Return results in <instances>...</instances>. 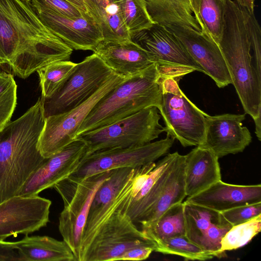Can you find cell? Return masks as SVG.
<instances>
[{
    "instance_id": "1",
    "label": "cell",
    "mask_w": 261,
    "mask_h": 261,
    "mask_svg": "<svg viewBox=\"0 0 261 261\" xmlns=\"http://www.w3.org/2000/svg\"><path fill=\"white\" fill-rule=\"evenodd\" d=\"M45 119L43 101L39 98L0 130V203L16 196L45 160L38 148Z\"/></svg>"
},
{
    "instance_id": "2",
    "label": "cell",
    "mask_w": 261,
    "mask_h": 261,
    "mask_svg": "<svg viewBox=\"0 0 261 261\" xmlns=\"http://www.w3.org/2000/svg\"><path fill=\"white\" fill-rule=\"evenodd\" d=\"M219 46L245 114L254 119L261 113V76L253 62L247 10L235 1L227 0Z\"/></svg>"
},
{
    "instance_id": "3",
    "label": "cell",
    "mask_w": 261,
    "mask_h": 261,
    "mask_svg": "<svg viewBox=\"0 0 261 261\" xmlns=\"http://www.w3.org/2000/svg\"><path fill=\"white\" fill-rule=\"evenodd\" d=\"M135 175L96 219L81 248L79 261L120 260L126 251L141 246L153 247L155 250L154 241L137 227L125 211Z\"/></svg>"
},
{
    "instance_id": "4",
    "label": "cell",
    "mask_w": 261,
    "mask_h": 261,
    "mask_svg": "<svg viewBox=\"0 0 261 261\" xmlns=\"http://www.w3.org/2000/svg\"><path fill=\"white\" fill-rule=\"evenodd\" d=\"M162 96L160 74L151 64L126 77L93 108L79 127L76 137L111 124L151 106L160 108Z\"/></svg>"
},
{
    "instance_id": "5",
    "label": "cell",
    "mask_w": 261,
    "mask_h": 261,
    "mask_svg": "<svg viewBox=\"0 0 261 261\" xmlns=\"http://www.w3.org/2000/svg\"><path fill=\"white\" fill-rule=\"evenodd\" d=\"M112 170L84 178L71 176L54 187L61 196L64 207L59 218V230L79 261L83 232L94 195Z\"/></svg>"
},
{
    "instance_id": "6",
    "label": "cell",
    "mask_w": 261,
    "mask_h": 261,
    "mask_svg": "<svg viewBox=\"0 0 261 261\" xmlns=\"http://www.w3.org/2000/svg\"><path fill=\"white\" fill-rule=\"evenodd\" d=\"M160 119L158 108L151 106L79 137L87 144L86 155L103 149L142 146L165 132V127L159 123Z\"/></svg>"
},
{
    "instance_id": "7",
    "label": "cell",
    "mask_w": 261,
    "mask_h": 261,
    "mask_svg": "<svg viewBox=\"0 0 261 261\" xmlns=\"http://www.w3.org/2000/svg\"><path fill=\"white\" fill-rule=\"evenodd\" d=\"M160 80L162 96L158 110L165 122V132L184 147L202 145L207 114L181 90L179 79L160 76Z\"/></svg>"
},
{
    "instance_id": "8",
    "label": "cell",
    "mask_w": 261,
    "mask_h": 261,
    "mask_svg": "<svg viewBox=\"0 0 261 261\" xmlns=\"http://www.w3.org/2000/svg\"><path fill=\"white\" fill-rule=\"evenodd\" d=\"M53 34L41 22L30 2L0 0V66Z\"/></svg>"
},
{
    "instance_id": "9",
    "label": "cell",
    "mask_w": 261,
    "mask_h": 261,
    "mask_svg": "<svg viewBox=\"0 0 261 261\" xmlns=\"http://www.w3.org/2000/svg\"><path fill=\"white\" fill-rule=\"evenodd\" d=\"M185 156L175 155L147 193L132 202L128 196L125 205L127 214L140 229L153 224L169 207L182 202L185 189Z\"/></svg>"
},
{
    "instance_id": "10",
    "label": "cell",
    "mask_w": 261,
    "mask_h": 261,
    "mask_svg": "<svg viewBox=\"0 0 261 261\" xmlns=\"http://www.w3.org/2000/svg\"><path fill=\"white\" fill-rule=\"evenodd\" d=\"M131 40L148 53L162 77L180 80L194 71L204 73L178 38L163 25L155 23L132 35Z\"/></svg>"
},
{
    "instance_id": "11",
    "label": "cell",
    "mask_w": 261,
    "mask_h": 261,
    "mask_svg": "<svg viewBox=\"0 0 261 261\" xmlns=\"http://www.w3.org/2000/svg\"><path fill=\"white\" fill-rule=\"evenodd\" d=\"M126 77L113 73L89 98L65 113L45 117L38 148L44 158L59 152L76 139L77 130L94 106Z\"/></svg>"
},
{
    "instance_id": "12",
    "label": "cell",
    "mask_w": 261,
    "mask_h": 261,
    "mask_svg": "<svg viewBox=\"0 0 261 261\" xmlns=\"http://www.w3.org/2000/svg\"><path fill=\"white\" fill-rule=\"evenodd\" d=\"M114 72L96 54L77 64L71 76L51 98L43 100L44 115L66 112L92 95Z\"/></svg>"
},
{
    "instance_id": "13",
    "label": "cell",
    "mask_w": 261,
    "mask_h": 261,
    "mask_svg": "<svg viewBox=\"0 0 261 261\" xmlns=\"http://www.w3.org/2000/svg\"><path fill=\"white\" fill-rule=\"evenodd\" d=\"M175 139L167 135L163 139L127 148L100 150L85 155L70 176L84 178L119 168H137L155 162L167 153Z\"/></svg>"
},
{
    "instance_id": "14",
    "label": "cell",
    "mask_w": 261,
    "mask_h": 261,
    "mask_svg": "<svg viewBox=\"0 0 261 261\" xmlns=\"http://www.w3.org/2000/svg\"><path fill=\"white\" fill-rule=\"evenodd\" d=\"M51 201L38 195L15 196L0 203V240L29 234L49 222Z\"/></svg>"
},
{
    "instance_id": "15",
    "label": "cell",
    "mask_w": 261,
    "mask_h": 261,
    "mask_svg": "<svg viewBox=\"0 0 261 261\" xmlns=\"http://www.w3.org/2000/svg\"><path fill=\"white\" fill-rule=\"evenodd\" d=\"M87 146L81 137L59 152L45 158L29 177L16 196H34L69 177L77 168L86 154Z\"/></svg>"
},
{
    "instance_id": "16",
    "label": "cell",
    "mask_w": 261,
    "mask_h": 261,
    "mask_svg": "<svg viewBox=\"0 0 261 261\" xmlns=\"http://www.w3.org/2000/svg\"><path fill=\"white\" fill-rule=\"evenodd\" d=\"M183 203L187 238L214 257H224L221 241L232 226L220 212L187 201Z\"/></svg>"
},
{
    "instance_id": "17",
    "label": "cell",
    "mask_w": 261,
    "mask_h": 261,
    "mask_svg": "<svg viewBox=\"0 0 261 261\" xmlns=\"http://www.w3.org/2000/svg\"><path fill=\"white\" fill-rule=\"evenodd\" d=\"M245 114H207L204 140L200 146L208 148L218 158L242 152L252 140L249 129L242 126Z\"/></svg>"
},
{
    "instance_id": "18",
    "label": "cell",
    "mask_w": 261,
    "mask_h": 261,
    "mask_svg": "<svg viewBox=\"0 0 261 261\" xmlns=\"http://www.w3.org/2000/svg\"><path fill=\"white\" fill-rule=\"evenodd\" d=\"M180 41L204 73L214 81L219 88L231 84V79L218 44L210 37L186 28L165 26Z\"/></svg>"
},
{
    "instance_id": "19",
    "label": "cell",
    "mask_w": 261,
    "mask_h": 261,
    "mask_svg": "<svg viewBox=\"0 0 261 261\" xmlns=\"http://www.w3.org/2000/svg\"><path fill=\"white\" fill-rule=\"evenodd\" d=\"M35 11L41 22L73 49L93 51L103 40L100 30L88 12L69 17Z\"/></svg>"
},
{
    "instance_id": "20",
    "label": "cell",
    "mask_w": 261,
    "mask_h": 261,
    "mask_svg": "<svg viewBox=\"0 0 261 261\" xmlns=\"http://www.w3.org/2000/svg\"><path fill=\"white\" fill-rule=\"evenodd\" d=\"M219 212L261 202V185H237L220 180L185 201Z\"/></svg>"
},
{
    "instance_id": "21",
    "label": "cell",
    "mask_w": 261,
    "mask_h": 261,
    "mask_svg": "<svg viewBox=\"0 0 261 261\" xmlns=\"http://www.w3.org/2000/svg\"><path fill=\"white\" fill-rule=\"evenodd\" d=\"M93 51L114 72L125 77L153 63L148 53L132 40L101 41Z\"/></svg>"
},
{
    "instance_id": "22",
    "label": "cell",
    "mask_w": 261,
    "mask_h": 261,
    "mask_svg": "<svg viewBox=\"0 0 261 261\" xmlns=\"http://www.w3.org/2000/svg\"><path fill=\"white\" fill-rule=\"evenodd\" d=\"M73 49L54 35L15 56L8 64L15 75L26 79L38 69L54 62L69 61Z\"/></svg>"
},
{
    "instance_id": "23",
    "label": "cell",
    "mask_w": 261,
    "mask_h": 261,
    "mask_svg": "<svg viewBox=\"0 0 261 261\" xmlns=\"http://www.w3.org/2000/svg\"><path fill=\"white\" fill-rule=\"evenodd\" d=\"M185 156V189L188 197L221 180L219 158L208 148L197 146Z\"/></svg>"
},
{
    "instance_id": "24",
    "label": "cell",
    "mask_w": 261,
    "mask_h": 261,
    "mask_svg": "<svg viewBox=\"0 0 261 261\" xmlns=\"http://www.w3.org/2000/svg\"><path fill=\"white\" fill-rule=\"evenodd\" d=\"M24 261H76L75 256L64 241L46 236L25 235L14 242Z\"/></svg>"
},
{
    "instance_id": "25",
    "label": "cell",
    "mask_w": 261,
    "mask_h": 261,
    "mask_svg": "<svg viewBox=\"0 0 261 261\" xmlns=\"http://www.w3.org/2000/svg\"><path fill=\"white\" fill-rule=\"evenodd\" d=\"M87 11L100 30L103 42L131 40L114 0H83Z\"/></svg>"
},
{
    "instance_id": "26",
    "label": "cell",
    "mask_w": 261,
    "mask_h": 261,
    "mask_svg": "<svg viewBox=\"0 0 261 261\" xmlns=\"http://www.w3.org/2000/svg\"><path fill=\"white\" fill-rule=\"evenodd\" d=\"M148 13L155 23L176 25L201 32L191 6V0H143Z\"/></svg>"
},
{
    "instance_id": "27",
    "label": "cell",
    "mask_w": 261,
    "mask_h": 261,
    "mask_svg": "<svg viewBox=\"0 0 261 261\" xmlns=\"http://www.w3.org/2000/svg\"><path fill=\"white\" fill-rule=\"evenodd\" d=\"M138 168H119L112 170L110 176L101 184L94 195L83 236L90 230L102 211L118 196L134 177Z\"/></svg>"
},
{
    "instance_id": "28",
    "label": "cell",
    "mask_w": 261,
    "mask_h": 261,
    "mask_svg": "<svg viewBox=\"0 0 261 261\" xmlns=\"http://www.w3.org/2000/svg\"><path fill=\"white\" fill-rule=\"evenodd\" d=\"M191 3L201 32L219 45L225 25L227 0H191Z\"/></svg>"
},
{
    "instance_id": "29",
    "label": "cell",
    "mask_w": 261,
    "mask_h": 261,
    "mask_svg": "<svg viewBox=\"0 0 261 261\" xmlns=\"http://www.w3.org/2000/svg\"><path fill=\"white\" fill-rule=\"evenodd\" d=\"M140 229L154 243L174 237L186 235L183 202L172 205L153 224Z\"/></svg>"
},
{
    "instance_id": "30",
    "label": "cell",
    "mask_w": 261,
    "mask_h": 261,
    "mask_svg": "<svg viewBox=\"0 0 261 261\" xmlns=\"http://www.w3.org/2000/svg\"><path fill=\"white\" fill-rule=\"evenodd\" d=\"M77 64L69 60L61 61L38 69L41 98L44 100L53 97L71 76Z\"/></svg>"
},
{
    "instance_id": "31",
    "label": "cell",
    "mask_w": 261,
    "mask_h": 261,
    "mask_svg": "<svg viewBox=\"0 0 261 261\" xmlns=\"http://www.w3.org/2000/svg\"><path fill=\"white\" fill-rule=\"evenodd\" d=\"M155 243L154 251L179 255L186 260H205L214 257L191 241L186 235L168 238Z\"/></svg>"
},
{
    "instance_id": "32",
    "label": "cell",
    "mask_w": 261,
    "mask_h": 261,
    "mask_svg": "<svg viewBox=\"0 0 261 261\" xmlns=\"http://www.w3.org/2000/svg\"><path fill=\"white\" fill-rule=\"evenodd\" d=\"M130 35L150 28L155 23L149 16L143 0H114Z\"/></svg>"
},
{
    "instance_id": "33",
    "label": "cell",
    "mask_w": 261,
    "mask_h": 261,
    "mask_svg": "<svg viewBox=\"0 0 261 261\" xmlns=\"http://www.w3.org/2000/svg\"><path fill=\"white\" fill-rule=\"evenodd\" d=\"M261 229V214L244 223L232 226L221 241L222 252L238 249L250 242Z\"/></svg>"
},
{
    "instance_id": "34",
    "label": "cell",
    "mask_w": 261,
    "mask_h": 261,
    "mask_svg": "<svg viewBox=\"0 0 261 261\" xmlns=\"http://www.w3.org/2000/svg\"><path fill=\"white\" fill-rule=\"evenodd\" d=\"M17 104V85L11 73L0 71V130L9 122Z\"/></svg>"
},
{
    "instance_id": "35",
    "label": "cell",
    "mask_w": 261,
    "mask_h": 261,
    "mask_svg": "<svg viewBox=\"0 0 261 261\" xmlns=\"http://www.w3.org/2000/svg\"><path fill=\"white\" fill-rule=\"evenodd\" d=\"M31 4L35 11H46L69 17H78L85 12L66 0H31Z\"/></svg>"
},
{
    "instance_id": "36",
    "label": "cell",
    "mask_w": 261,
    "mask_h": 261,
    "mask_svg": "<svg viewBox=\"0 0 261 261\" xmlns=\"http://www.w3.org/2000/svg\"><path fill=\"white\" fill-rule=\"evenodd\" d=\"M232 226L236 225L261 214V202L235 207L221 212Z\"/></svg>"
},
{
    "instance_id": "37",
    "label": "cell",
    "mask_w": 261,
    "mask_h": 261,
    "mask_svg": "<svg viewBox=\"0 0 261 261\" xmlns=\"http://www.w3.org/2000/svg\"><path fill=\"white\" fill-rule=\"evenodd\" d=\"M247 22L253 64L257 73L261 76V29L254 13L248 11Z\"/></svg>"
},
{
    "instance_id": "38",
    "label": "cell",
    "mask_w": 261,
    "mask_h": 261,
    "mask_svg": "<svg viewBox=\"0 0 261 261\" xmlns=\"http://www.w3.org/2000/svg\"><path fill=\"white\" fill-rule=\"evenodd\" d=\"M0 261H24L14 242L0 240Z\"/></svg>"
},
{
    "instance_id": "39",
    "label": "cell",
    "mask_w": 261,
    "mask_h": 261,
    "mask_svg": "<svg viewBox=\"0 0 261 261\" xmlns=\"http://www.w3.org/2000/svg\"><path fill=\"white\" fill-rule=\"evenodd\" d=\"M154 248L151 246H141L132 248L126 251L120 260H142L147 259Z\"/></svg>"
},
{
    "instance_id": "40",
    "label": "cell",
    "mask_w": 261,
    "mask_h": 261,
    "mask_svg": "<svg viewBox=\"0 0 261 261\" xmlns=\"http://www.w3.org/2000/svg\"><path fill=\"white\" fill-rule=\"evenodd\" d=\"M241 7L245 8L250 13H254V0H235Z\"/></svg>"
},
{
    "instance_id": "41",
    "label": "cell",
    "mask_w": 261,
    "mask_h": 261,
    "mask_svg": "<svg viewBox=\"0 0 261 261\" xmlns=\"http://www.w3.org/2000/svg\"><path fill=\"white\" fill-rule=\"evenodd\" d=\"M261 113H259L254 120L255 126V134L259 141L261 140Z\"/></svg>"
},
{
    "instance_id": "42",
    "label": "cell",
    "mask_w": 261,
    "mask_h": 261,
    "mask_svg": "<svg viewBox=\"0 0 261 261\" xmlns=\"http://www.w3.org/2000/svg\"><path fill=\"white\" fill-rule=\"evenodd\" d=\"M71 3V4L74 5L77 8H78L80 10L83 12H87L86 9L84 6V4L83 2V0H66Z\"/></svg>"
},
{
    "instance_id": "43",
    "label": "cell",
    "mask_w": 261,
    "mask_h": 261,
    "mask_svg": "<svg viewBox=\"0 0 261 261\" xmlns=\"http://www.w3.org/2000/svg\"><path fill=\"white\" fill-rule=\"evenodd\" d=\"M22 1L30 2L31 0H22Z\"/></svg>"
}]
</instances>
